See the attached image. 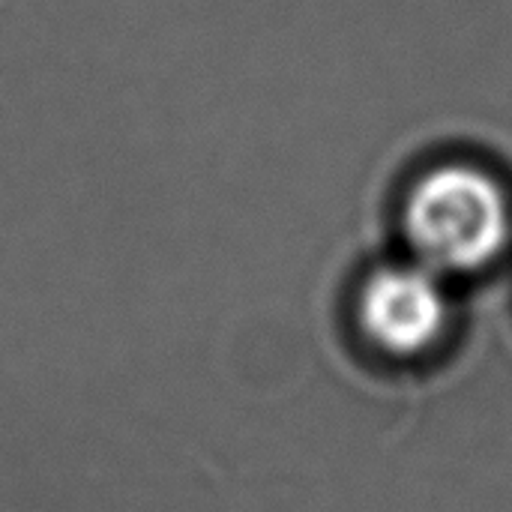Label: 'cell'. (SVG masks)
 I'll use <instances>...</instances> for the list:
<instances>
[{"mask_svg":"<svg viewBox=\"0 0 512 512\" xmlns=\"http://www.w3.org/2000/svg\"><path fill=\"white\" fill-rule=\"evenodd\" d=\"M399 225L408 252L444 279L480 276L512 246V195L477 159H441L417 171L402 195Z\"/></svg>","mask_w":512,"mask_h":512,"instance_id":"obj_1","label":"cell"},{"mask_svg":"<svg viewBox=\"0 0 512 512\" xmlns=\"http://www.w3.org/2000/svg\"><path fill=\"white\" fill-rule=\"evenodd\" d=\"M453 324L447 279L420 261L381 264L366 273L357 294V327L378 354L411 363L432 354Z\"/></svg>","mask_w":512,"mask_h":512,"instance_id":"obj_2","label":"cell"}]
</instances>
